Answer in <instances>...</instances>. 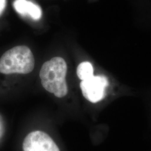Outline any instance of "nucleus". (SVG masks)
<instances>
[{
    "instance_id": "obj_1",
    "label": "nucleus",
    "mask_w": 151,
    "mask_h": 151,
    "mask_svg": "<svg viewBox=\"0 0 151 151\" xmlns=\"http://www.w3.org/2000/svg\"><path fill=\"white\" fill-rule=\"evenodd\" d=\"M67 65L65 60L57 57L44 63L39 73L44 88L57 97H65L68 93L65 81Z\"/></svg>"
},
{
    "instance_id": "obj_2",
    "label": "nucleus",
    "mask_w": 151,
    "mask_h": 151,
    "mask_svg": "<svg viewBox=\"0 0 151 151\" xmlns=\"http://www.w3.org/2000/svg\"><path fill=\"white\" fill-rule=\"evenodd\" d=\"M34 67V58L27 46H17L6 52L0 58V72L4 74L30 73Z\"/></svg>"
},
{
    "instance_id": "obj_3",
    "label": "nucleus",
    "mask_w": 151,
    "mask_h": 151,
    "mask_svg": "<svg viewBox=\"0 0 151 151\" xmlns=\"http://www.w3.org/2000/svg\"><path fill=\"white\" fill-rule=\"evenodd\" d=\"M109 85L108 78L104 76H93L83 80L80 88L84 97L92 103H96L105 97V89Z\"/></svg>"
},
{
    "instance_id": "obj_4",
    "label": "nucleus",
    "mask_w": 151,
    "mask_h": 151,
    "mask_svg": "<svg viewBox=\"0 0 151 151\" xmlns=\"http://www.w3.org/2000/svg\"><path fill=\"white\" fill-rule=\"evenodd\" d=\"M22 149L24 151H60L52 138L39 130L32 132L25 137Z\"/></svg>"
},
{
    "instance_id": "obj_5",
    "label": "nucleus",
    "mask_w": 151,
    "mask_h": 151,
    "mask_svg": "<svg viewBox=\"0 0 151 151\" xmlns=\"http://www.w3.org/2000/svg\"><path fill=\"white\" fill-rule=\"evenodd\" d=\"M77 75L82 81L89 78L93 76V69L88 62H83L78 65Z\"/></svg>"
},
{
    "instance_id": "obj_6",
    "label": "nucleus",
    "mask_w": 151,
    "mask_h": 151,
    "mask_svg": "<svg viewBox=\"0 0 151 151\" xmlns=\"http://www.w3.org/2000/svg\"><path fill=\"white\" fill-rule=\"evenodd\" d=\"M30 4V1L27 0H16L14 3V7L19 14L25 16L28 15Z\"/></svg>"
},
{
    "instance_id": "obj_7",
    "label": "nucleus",
    "mask_w": 151,
    "mask_h": 151,
    "mask_svg": "<svg viewBox=\"0 0 151 151\" xmlns=\"http://www.w3.org/2000/svg\"><path fill=\"white\" fill-rule=\"evenodd\" d=\"M6 5V0H0V15L4 10Z\"/></svg>"
}]
</instances>
